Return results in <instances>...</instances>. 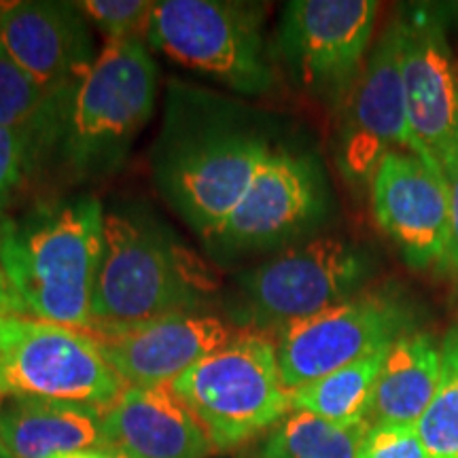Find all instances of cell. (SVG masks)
<instances>
[{"label": "cell", "mask_w": 458, "mask_h": 458, "mask_svg": "<svg viewBox=\"0 0 458 458\" xmlns=\"http://www.w3.org/2000/svg\"><path fill=\"white\" fill-rule=\"evenodd\" d=\"M108 41H147L156 3L151 0H83L77 3Z\"/></svg>", "instance_id": "cell-24"}, {"label": "cell", "mask_w": 458, "mask_h": 458, "mask_svg": "<svg viewBox=\"0 0 458 458\" xmlns=\"http://www.w3.org/2000/svg\"><path fill=\"white\" fill-rule=\"evenodd\" d=\"M439 369L442 344L427 331L393 342L371 397L369 425H416L437 391Z\"/></svg>", "instance_id": "cell-19"}, {"label": "cell", "mask_w": 458, "mask_h": 458, "mask_svg": "<svg viewBox=\"0 0 458 458\" xmlns=\"http://www.w3.org/2000/svg\"><path fill=\"white\" fill-rule=\"evenodd\" d=\"M397 21L401 79L411 131L439 162L458 136V68L442 7L414 4L401 11Z\"/></svg>", "instance_id": "cell-15"}, {"label": "cell", "mask_w": 458, "mask_h": 458, "mask_svg": "<svg viewBox=\"0 0 458 458\" xmlns=\"http://www.w3.org/2000/svg\"><path fill=\"white\" fill-rule=\"evenodd\" d=\"M374 0H293L280 17L276 49L301 89L342 105L374 37Z\"/></svg>", "instance_id": "cell-10"}, {"label": "cell", "mask_w": 458, "mask_h": 458, "mask_svg": "<svg viewBox=\"0 0 458 458\" xmlns=\"http://www.w3.org/2000/svg\"><path fill=\"white\" fill-rule=\"evenodd\" d=\"M105 210L96 198L34 210L0 240V267L28 317L81 331L94 327Z\"/></svg>", "instance_id": "cell-1"}, {"label": "cell", "mask_w": 458, "mask_h": 458, "mask_svg": "<svg viewBox=\"0 0 458 458\" xmlns=\"http://www.w3.org/2000/svg\"><path fill=\"white\" fill-rule=\"evenodd\" d=\"M108 458H125L122 454H114V452H108Z\"/></svg>", "instance_id": "cell-33"}, {"label": "cell", "mask_w": 458, "mask_h": 458, "mask_svg": "<svg viewBox=\"0 0 458 458\" xmlns=\"http://www.w3.org/2000/svg\"><path fill=\"white\" fill-rule=\"evenodd\" d=\"M456 297H458V283H456Z\"/></svg>", "instance_id": "cell-35"}, {"label": "cell", "mask_w": 458, "mask_h": 458, "mask_svg": "<svg viewBox=\"0 0 458 458\" xmlns=\"http://www.w3.org/2000/svg\"><path fill=\"white\" fill-rule=\"evenodd\" d=\"M416 314L401 295L376 291L337 303L276 334L278 369L286 391H295L388 348L414 331Z\"/></svg>", "instance_id": "cell-11"}, {"label": "cell", "mask_w": 458, "mask_h": 458, "mask_svg": "<svg viewBox=\"0 0 458 458\" xmlns=\"http://www.w3.org/2000/svg\"><path fill=\"white\" fill-rule=\"evenodd\" d=\"M157 223L106 213L91 314L94 325H131L198 312L210 280Z\"/></svg>", "instance_id": "cell-2"}, {"label": "cell", "mask_w": 458, "mask_h": 458, "mask_svg": "<svg viewBox=\"0 0 458 458\" xmlns=\"http://www.w3.org/2000/svg\"><path fill=\"white\" fill-rule=\"evenodd\" d=\"M369 425L337 427L334 422L291 410L267 435L261 458H357Z\"/></svg>", "instance_id": "cell-22"}, {"label": "cell", "mask_w": 458, "mask_h": 458, "mask_svg": "<svg viewBox=\"0 0 458 458\" xmlns=\"http://www.w3.org/2000/svg\"><path fill=\"white\" fill-rule=\"evenodd\" d=\"M157 64L142 41H106L68 102L60 157L77 181L123 162L156 105Z\"/></svg>", "instance_id": "cell-3"}, {"label": "cell", "mask_w": 458, "mask_h": 458, "mask_svg": "<svg viewBox=\"0 0 458 458\" xmlns=\"http://www.w3.org/2000/svg\"><path fill=\"white\" fill-rule=\"evenodd\" d=\"M357 458H433L416 425H369Z\"/></svg>", "instance_id": "cell-25"}, {"label": "cell", "mask_w": 458, "mask_h": 458, "mask_svg": "<svg viewBox=\"0 0 458 458\" xmlns=\"http://www.w3.org/2000/svg\"><path fill=\"white\" fill-rule=\"evenodd\" d=\"M0 49L43 88L72 94L96 62L88 17L77 3H13L0 26Z\"/></svg>", "instance_id": "cell-16"}, {"label": "cell", "mask_w": 458, "mask_h": 458, "mask_svg": "<svg viewBox=\"0 0 458 458\" xmlns=\"http://www.w3.org/2000/svg\"><path fill=\"white\" fill-rule=\"evenodd\" d=\"M439 164H442L450 191V238L442 261L437 266V272L452 274L458 272V136L448 151L444 153V157L439 159Z\"/></svg>", "instance_id": "cell-27"}, {"label": "cell", "mask_w": 458, "mask_h": 458, "mask_svg": "<svg viewBox=\"0 0 458 458\" xmlns=\"http://www.w3.org/2000/svg\"><path fill=\"white\" fill-rule=\"evenodd\" d=\"M88 334L123 385L142 388L170 386L236 335L221 318L199 312L131 325H94Z\"/></svg>", "instance_id": "cell-14"}, {"label": "cell", "mask_w": 458, "mask_h": 458, "mask_svg": "<svg viewBox=\"0 0 458 458\" xmlns=\"http://www.w3.org/2000/svg\"><path fill=\"white\" fill-rule=\"evenodd\" d=\"M388 348L368 354L334 374L291 391V410L308 411L337 427L365 425Z\"/></svg>", "instance_id": "cell-21"}, {"label": "cell", "mask_w": 458, "mask_h": 458, "mask_svg": "<svg viewBox=\"0 0 458 458\" xmlns=\"http://www.w3.org/2000/svg\"><path fill=\"white\" fill-rule=\"evenodd\" d=\"M0 408H3V397H0Z\"/></svg>", "instance_id": "cell-34"}, {"label": "cell", "mask_w": 458, "mask_h": 458, "mask_svg": "<svg viewBox=\"0 0 458 458\" xmlns=\"http://www.w3.org/2000/svg\"><path fill=\"white\" fill-rule=\"evenodd\" d=\"M371 204L377 225L411 270L439 266L450 238L444 172L410 151L386 153L371 176Z\"/></svg>", "instance_id": "cell-13"}, {"label": "cell", "mask_w": 458, "mask_h": 458, "mask_svg": "<svg viewBox=\"0 0 458 458\" xmlns=\"http://www.w3.org/2000/svg\"><path fill=\"white\" fill-rule=\"evenodd\" d=\"M445 7H450L452 13L458 15V3H448V4H445Z\"/></svg>", "instance_id": "cell-32"}, {"label": "cell", "mask_w": 458, "mask_h": 458, "mask_svg": "<svg viewBox=\"0 0 458 458\" xmlns=\"http://www.w3.org/2000/svg\"><path fill=\"white\" fill-rule=\"evenodd\" d=\"M125 385L88 331L11 314L0 318V397H41L106 410Z\"/></svg>", "instance_id": "cell-7"}, {"label": "cell", "mask_w": 458, "mask_h": 458, "mask_svg": "<svg viewBox=\"0 0 458 458\" xmlns=\"http://www.w3.org/2000/svg\"><path fill=\"white\" fill-rule=\"evenodd\" d=\"M263 11L229 0H159L147 43L189 71L244 96L272 89Z\"/></svg>", "instance_id": "cell-6"}, {"label": "cell", "mask_w": 458, "mask_h": 458, "mask_svg": "<svg viewBox=\"0 0 458 458\" xmlns=\"http://www.w3.org/2000/svg\"><path fill=\"white\" fill-rule=\"evenodd\" d=\"M105 450L102 410L41 397H13L0 408V458H55Z\"/></svg>", "instance_id": "cell-18"}, {"label": "cell", "mask_w": 458, "mask_h": 458, "mask_svg": "<svg viewBox=\"0 0 458 458\" xmlns=\"http://www.w3.org/2000/svg\"><path fill=\"white\" fill-rule=\"evenodd\" d=\"M11 4L13 3H0V26H3V20H4V15H7V11L11 9Z\"/></svg>", "instance_id": "cell-31"}, {"label": "cell", "mask_w": 458, "mask_h": 458, "mask_svg": "<svg viewBox=\"0 0 458 458\" xmlns=\"http://www.w3.org/2000/svg\"><path fill=\"white\" fill-rule=\"evenodd\" d=\"M272 147L236 114L210 111L198 123L168 125L156 181L168 204L204 240L227 219Z\"/></svg>", "instance_id": "cell-4"}, {"label": "cell", "mask_w": 458, "mask_h": 458, "mask_svg": "<svg viewBox=\"0 0 458 458\" xmlns=\"http://www.w3.org/2000/svg\"><path fill=\"white\" fill-rule=\"evenodd\" d=\"M416 431L433 458H458V325L442 340L439 385Z\"/></svg>", "instance_id": "cell-23"}, {"label": "cell", "mask_w": 458, "mask_h": 458, "mask_svg": "<svg viewBox=\"0 0 458 458\" xmlns=\"http://www.w3.org/2000/svg\"><path fill=\"white\" fill-rule=\"evenodd\" d=\"M106 448L125 458H208L216 450L172 386H125L102 410Z\"/></svg>", "instance_id": "cell-17"}, {"label": "cell", "mask_w": 458, "mask_h": 458, "mask_svg": "<svg viewBox=\"0 0 458 458\" xmlns=\"http://www.w3.org/2000/svg\"><path fill=\"white\" fill-rule=\"evenodd\" d=\"M11 225H13V219H9V216L4 215L3 210H0V240H3L4 233L9 232V227H11Z\"/></svg>", "instance_id": "cell-30"}, {"label": "cell", "mask_w": 458, "mask_h": 458, "mask_svg": "<svg viewBox=\"0 0 458 458\" xmlns=\"http://www.w3.org/2000/svg\"><path fill=\"white\" fill-rule=\"evenodd\" d=\"M30 170L28 151L15 131L0 128V210L4 208L13 189Z\"/></svg>", "instance_id": "cell-26"}, {"label": "cell", "mask_w": 458, "mask_h": 458, "mask_svg": "<svg viewBox=\"0 0 458 458\" xmlns=\"http://www.w3.org/2000/svg\"><path fill=\"white\" fill-rule=\"evenodd\" d=\"M216 450L249 442L291 411L280 377L276 344L263 334H236L225 346L172 382Z\"/></svg>", "instance_id": "cell-5"}, {"label": "cell", "mask_w": 458, "mask_h": 458, "mask_svg": "<svg viewBox=\"0 0 458 458\" xmlns=\"http://www.w3.org/2000/svg\"><path fill=\"white\" fill-rule=\"evenodd\" d=\"M71 96L43 88L0 49V128L20 136L30 168L60 148Z\"/></svg>", "instance_id": "cell-20"}, {"label": "cell", "mask_w": 458, "mask_h": 458, "mask_svg": "<svg viewBox=\"0 0 458 458\" xmlns=\"http://www.w3.org/2000/svg\"><path fill=\"white\" fill-rule=\"evenodd\" d=\"M369 272L365 250L342 238L286 249L240 276L238 318L278 334L351 300Z\"/></svg>", "instance_id": "cell-8"}, {"label": "cell", "mask_w": 458, "mask_h": 458, "mask_svg": "<svg viewBox=\"0 0 458 458\" xmlns=\"http://www.w3.org/2000/svg\"><path fill=\"white\" fill-rule=\"evenodd\" d=\"M11 314H26L28 317L24 303L20 301L13 286H11L7 276H4L3 267H0V318L11 317Z\"/></svg>", "instance_id": "cell-28"}, {"label": "cell", "mask_w": 458, "mask_h": 458, "mask_svg": "<svg viewBox=\"0 0 458 458\" xmlns=\"http://www.w3.org/2000/svg\"><path fill=\"white\" fill-rule=\"evenodd\" d=\"M55 458H108V452L105 450H83V452H68V454H60Z\"/></svg>", "instance_id": "cell-29"}, {"label": "cell", "mask_w": 458, "mask_h": 458, "mask_svg": "<svg viewBox=\"0 0 458 458\" xmlns=\"http://www.w3.org/2000/svg\"><path fill=\"white\" fill-rule=\"evenodd\" d=\"M325 202L323 176L314 159L272 148L236 208L206 242L225 255L272 249L318 223Z\"/></svg>", "instance_id": "cell-12"}, {"label": "cell", "mask_w": 458, "mask_h": 458, "mask_svg": "<svg viewBox=\"0 0 458 458\" xmlns=\"http://www.w3.org/2000/svg\"><path fill=\"white\" fill-rule=\"evenodd\" d=\"M340 106L335 159L348 182H371L377 164L391 151H410L425 159L431 168L444 172L431 151L411 131L401 79L397 20L377 38L363 71Z\"/></svg>", "instance_id": "cell-9"}]
</instances>
